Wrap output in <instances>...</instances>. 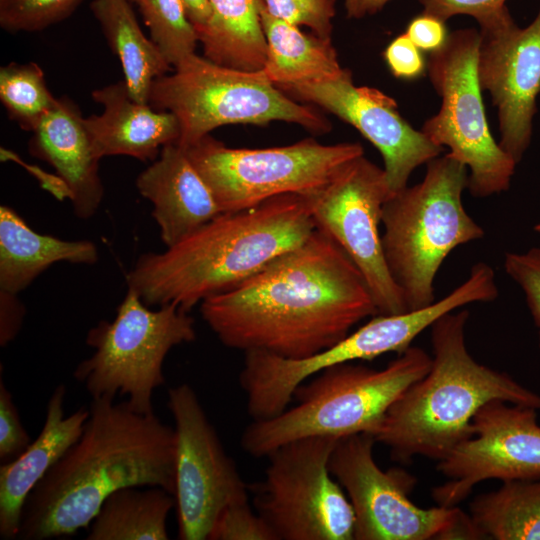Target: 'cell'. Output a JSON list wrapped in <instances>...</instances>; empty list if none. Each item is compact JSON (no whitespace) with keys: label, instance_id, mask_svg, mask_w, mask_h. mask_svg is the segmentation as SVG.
I'll return each mask as SVG.
<instances>
[{"label":"cell","instance_id":"6da1fadb","mask_svg":"<svg viewBox=\"0 0 540 540\" xmlns=\"http://www.w3.org/2000/svg\"><path fill=\"white\" fill-rule=\"evenodd\" d=\"M227 347L303 359L378 315L369 287L344 250L316 228L233 289L200 304Z\"/></svg>","mask_w":540,"mask_h":540},{"label":"cell","instance_id":"7a4b0ae2","mask_svg":"<svg viewBox=\"0 0 540 540\" xmlns=\"http://www.w3.org/2000/svg\"><path fill=\"white\" fill-rule=\"evenodd\" d=\"M92 398L77 441L28 496L18 539L70 537L89 528L106 498L127 487L175 492V429L127 401Z\"/></svg>","mask_w":540,"mask_h":540},{"label":"cell","instance_id":"3957f363","mask_svg":"<svg viewBox=\"0 0 540 540\" xmlns=\"http://www.w3.org/2000/svg\"><path fill=\"white\" fill-rule=\"evenodd\" d=\"M315 229L307 195H278L221 213L163 252L140 255L126 282L149 307L175 304L189 312L238 286Z\"/></svg>","mask_w":540,"mask_h":540},{"label":"cell","instance_id":"277c9868","mask_svg":"<svg viewBox=\"0 0 540 540\" xmlns=\"http://www.w3.org/2000/svg\"><path fill=\"white\" fill-rule=\"evenodd\" d=\"M469 312L452 311L431 325L429 371L389 407L372 434L392 459L414 456L442 460L471 435L475 414L500 400L540 409V395L510 375L477 362L466 345Z\"/></svg>","mask_w":540,"mask_h":540},{"label":"cell","instance_id":"5b68a950","mask_svg":"<svg viewBox=\"0 0 540 540\" xmlns=\"http://www.w3.org/2000/svg\"><path fill=\"white\" fill-rule=\"evenodd\" d=\"M431 360L411 345L380 370L351 362L330 366L297 387L295 406L253 420L241 437L242 448L260 458L301 438L372 435L397 398L426 375Z\"/></svg>","mask_w":540,"mask_h":540},{"label":"cell","instance_id":"8992f818","mask_svg":"<svg viewBox=\"0 0 540 540\" xmlns=\"http://www.w3.org/2000/svg\"><path fill=\"white\" fill-rule=\"evenodd\" d=\"M426 166L423 180L391 195L381 215L384 257L408 311L434 303V280L444 260L484 236L462 202L467 167L448 153Z\"/></svg>","mask_w":540,"mask_h":540},{"label":"cell","instance_id":"52a82bcc","mask_svg":"<svg viewBox=\"0 0 540 540\" xmlns=\"http://www.w3.org/2000/svg\"><path fill=\"white\" fill-rule=\"evenodd\" d=\"M148 103L176 116L180 127L176 144L182 148L231 124L284 121L318 135L332 128L319 111L286 96L262 69L229 68L196 53L174 67L172 74L153 82Z\"/></svg>","mask_w":540,"mask_h":540},{"label":"cell","instance_id":"ba28073f","mask_svg":"<svg viewBox=\"0 0 540 540\" xmlns=\"http://www.w3.org/2000/svg\"><path fill=\"white\" fill-rule=\"evenodd\" d=\"M196 338L194 319L175 304L152 310L132 289L112 321L92 327L86 344L94 353L73 376L92 398L127 396L136 412L153 413V392L165 384L163 363L169 351Z\"/></svg>","mask_w":540,"mask_h":540},{"label":"cell","instance_id":"9c48e42d","mask_svg":"<svg viewBox=\"0 0 540 540\" xmlns=\"http://www.w3.org/2000/svg\"><path fill=\"white\" fill-rule=\"evenodd\" d=\"M369 433L337 440L329 460L355 514L356 540L484 539L469 513L458 506L421 508L410 500L416 478L400 468L382 470Z\"/></svg>","mask_w":540,"mask_h":540},{"label":"cell","instance_id":"30bf717a","mask_svg":"<svg viewBox=\"0 0 540 540\" xmlns=\"http://www.w3.org/2000/svg\"><path fill=\"white\" fill-rule=\"evenodd\" d=\"M479 31L458 29L430 53L429 79L441 97L438 113L421 131L468 169L467 189L485 198L509 189L517 163L493 138L482 99L476 61Z\"/></svg>","mask_w":540,"mask_h":540},{"label":"cell","instance_id":"8fae6325","mask_svg":"<svg viewBox=\"0 0 540 540\" xmlns=\"http://www.w3.org/2000/svg\"><path fill=\"white\" fill-rule=\"evenodd\" d=\"M221 212L254 207L282 194H309L350 160L364 155L360 143L325 145L313 138L264 149L227 147L207 135L184 148Z\"/></svg>","mask_w":540,"mask_h":540},{"label":"cell","instance_id":"7c38bea8","mask_svg":"<svg viewBox=\"0 0 540 540\" xmlns=\"http://www.w3.org/2000/svg\"><path fill=\"white\" fill-rule=\"evenodd\" d=\"M337 440L301 438L267 456L263 480L249 491L277 540L354 539L353 507L329 469Z\"/></svg>","mask_w":540,"mask_h":540},{"label":"cell","instance_id":"4fadbf2b","mask_svg":"<svg viewBox=\"0 0 540 540\" xmlns=\"http://www.w3.org/2000/svg\"><path fill=\"white\" fill-rule=\"evenodd\" d=\"M305 195L316 228L330 236L359 269L378 314L408 312L386 264L379 231L382 208L390 197L384 169L361 155Z\"/></svg>","mask_w":540,"mask_h":540},{"label":"cell","instance_id":"5bb4252c","mask_svg":"<svg viewBox=\"0 0 540 540\" xmlns=\"http://www.w3.org/2000/svg\"><path fill=\"white\" fill-rule=\"evenodd\" d=\"M175 422V492L178 538L207 540L220 512L247 500L249 486L225 452L193 388L168 390Z\"/></svg>","mask_w":540,"mask_h":540},{"label":"cell","instance_id":"9a60e30c","mask_svg":"<svg viewBox=\"0 0 540 540\" xmlns=\"http://www.w3.org/2000/svg\"><path fill=\"white\" fill-rule=\"evenodd\" d=\"M429 324L421 310L375 315L333 346L303 359H288L266 351L245 352L239 381L253 420L273 418L288 408L295 390L309 377L334 365L373 360L389 352L402 353Z\"/></svg>","mask_w":540,"mask_h":540},{"label":"cell","instance_id":"2e32d148","mask_svg":"<svg viewBox=\"0 0 540 540\" xmlns=\"http://www.w3.org/2000/svg\"><path fill=\"white\" fill-rule=\"evenodd\" d=\"M535 408L500 400L475 414L471 435L439 461L448 481L432 489L437 505L455 507L485 480L540 476V425Z\"/></svg>","mask_w":540,"mask_h":540},{"label":"cell","instance_id":"e0dca14e","mask_svg":"<svg viewBox=\"0 0 540 540\" xmlns=\"http://www.w3.org/2000/svg\"><path fill=\"white\" fill-rule=\"evenodd\" d=\"M297 99L322 107L356 128L380 152L390 196L405 188L412 172L440 156L443 148L399 113L396 101L382 91L356 86L344 68L333 78L281 88Z\"/></svg>","mask_w":540,"mask_h":540},{"label":"cell","instance_id":"ac0fdd59","mask_svg":"<svg viewBox=\"0 0 540 540\" xmlns=\"http://www.w3.org/2000/svg\"><path fill=\"white\" fill-rule=\"evenodd\" d=\"M476 69L497 108L498 143L518 164L531 142L540 94V8L524 28L511 15L480 28Z\"/></svg>","mask_w":540,"mask_h":540},{"label":"cell","instance_id":"d6986e66","mask_svg":"<svg viewBox=\"0 0 540 540\" xmlns=\"http://www.w3.org/2000/svg\"><path fill=\"white\" fill-rule=\"evenodd\" d=\"M28 149L55 169L74 214L81 219L92 217L102 202L104 188L100 158L77 104L67 97L57 98L32 132Z\"/></svg>","mask_w":540,"mask_h":540},{"label":"cell","instance_id":"ffe728a7","mask_svg":"<svg viewBox=\"0 0 540 540\" xmlns=\"http://www.w3.org/2000/svg\"><path fill=\"white\" fill-rule=\"evenodd\" d=\"M138 192L153 205L152 216L166 247L179 242L221 210L184 148L165 145L136 179Z\"/></svg>","mask_w":540,"mask_h":540},{"label":"cell","instance_id":"44dd1931","mask_svg":"<svg viewBox=\"0 0 540 540\" xmlns=\"http://www.w3.org/2000/svg\"><path fill=\"white\" fill-rule=\"evenodd\" d=\"M91 96L103 112L84 118V124L100 159L124 155L154 161L165 145L177 143L176 116L135 100L124 80L93 90Z\"/></svg>","mask_w":540,"mask_h":540},{"label":"cell","instance_id":"7402d4cb","mask_svg":"<svg viewBox=\"0 0 540 540\" xmlns=\"http://www.w3.org/2000/svg\"><path fill=\"white\" fill-rule=\"evenodd\" d=\"M66 388L52 392L38 437L15 459L0 466V536L16 539L26 500L35 486L80 437L89 416L81 407L65 416Z\"/></svg>","mask_w":540,"mask_h":540},{"label":"cell","instance_id":"603a6c76","mask_svg":"<svg viewBox=\"0 0 540 540\" xmlns=\"http://www.w3.org/2000/svg\"><path fill=\"white\" fill-rule=\"evenodd\" d=\"M97 260L93 242L37 233L12 208L0 207V290L18 294L55 263L91 265Z\"/></svg>","mask_w":540,"mask_h":540},{"label":"cell","instance_id":"cb8c5ba5","mask_svg":"<svg viewBox=\"0 0 540 540\" xmlns=\"http://www.w3.org/2000/svg\"><path fill=\"white\" fill-rule=\"evenodd\" d=\"M259 14L267 43L262 70L279 89L333 78L343 72L332 40L306 34L298 26L272 16L262 0Z\"/></svg>","mask_w":540,"mask_h":540},{"label":"cell","instance_id":"d4e9b609","mask_svg":"<svg viewBox=\"0 0 540 540\" xmlns=\"http://www.w3.org/2000/svg\"><path fill=\"white\" fill-rule=\"evenodd\" d=\"M90 9L121 63L131 96L148 103L153 82L172 66L143 33L129 0H93Z\"/></svg>","mask_w":540,"mask_h":540},{"label":"cell","instance_id":"484cf974","mask_svg":"<svg viewBox=\"0 0 540 540\" xmlns=\"http://www.w3.org/2000/svg\"><path fill=\"white\" fill-rule=\"evenodd\" d=\"M211 19L199 34L204 57L229 68L257 71L264 67L267 43L259 0H208Z\"/></svg>","mask_w":540,"mask_h":540},{"label":"cell","instance_id":"4316f807","mask_svg":"<svg viewBox=\"0 0 540 540\" xmlns=\"http://www.w3.org/2000/svg\"><path fill=\"white\" fill-rule=\"evenodd\" d=\"M113 492L89 526L87 540H167V518L175 497L156 486Z\"/></svg>","mask_w":540,"mask_h":540},{"label":"cell","instance_id":"83f0119b","mask_svg":"<svg viewBox=\"0 0 540 540\" xmlns=\"http://www.w3.org/2000/svg\"><path fill=\"white\" fill-rule=\"evenodd\" d=\"M469 509L484 539L540 540V476L505 481Z\"/></svg>","mask_w":540,"mask_h":540},{"label":"cell","instance_id":"f1b7e54d","mask_svg":"<svg viewBox=\"0 0 540 540\" xmlns=\"http://www.w3.org/2000/svg\"><path fill=\"white\" fill-rule=\"evenodd\" d=\"M56 99L37 63L11 62L0 68V101L9 118L24 131L33 132Z\"/></svg>","mask_w":540,"mask_h":540},{"label":"cell","instance_id":"f546056e","mask_svg":"<svg viewBox=\"0 0 540 540\" xmlns=\"http://www.w3.org/2000/svg\"><path fill=\"white\" fill-rule=\"evenodd\" d=\"M137 6L150 39L172 67L195 54L198 34L182 0H129Z\"/></svg>","mask_w":540,"mask_h":540},{"label":"cell","instance_id":"4dcf8cb0","mask_svg":"<svg viewBox=\"0 0 540 540\" xmlns=\"http://www.w3.org/2000/svg\"><path fill=\"white\" fill-rule=\"evenodd\" d=\"M83 0H0V26L10 33L41 31L69 17Z\"/></svg>","mask_w":540,"mask_h":540},{"label":"cell","instance_id":"1f68e13d","mask_svg":"<svg viewBox=\"0 0 540 540\" xmlns=\"http://www.w3.org/2000/svg\"><path fill=\"white\" fill-rule=\"evenodd\" d=\"M274 17L295 26H306L322 39L332 40L336 0H262Z\"/></svg>","mask_w":540,"mask_h":540},{"label":"cell","instance_id":"d6a6232c","mask_svg":"<svg viewBox=\"0 0 540 540\" xmlns=\"http://www.w3.org/2000/svg\"><path fill=\"white\" fill-rule=\"evenodd\" d=\"M209 540H277L268 523L249 504V499L226 506L218 515Z\"/></svg>","mask_w":540,"mask_h":540},{"label":"cell","instance_id":"836d02e7","mask_svg":"<svg viewBox=\"0 0 540 540\" xmlns=\"http://www.w3.org/2000/svg\"><path fill=\"white\" fill-rule=\"evenodd\" d=\"M423 12L446 22L456 15L473 17L480 28L497 24L510 14L506 0H418Z\"/></svg>","mask_w":540,"mask_h":540},{"label":"cell","instance_id":"e575fe53","mask_svg":"<svg viewBox=\"0 0 540 540\" xmlns=\"http://www.w3.org/2000/svg\"><path fill=\"white\" fill-rule=\"evenodd\" d=\"M505 272L523 290L527 306L540 331V247L525 253H506Z\"/></svg>","mask_w":540,"mask_h":540},{"label":"cell","instance_id":"d590c367","mask_svg":"<svg viewBox=\"0 0 540 540\" xmlns=\"http://www.w3.org/2000/svg\"><path fill=\"white\" fill-rule=\"evenodd\" d=\"M32 442L22 425L11 392L0 377V461L7 463L19 456Z\"/></svg>","mask_w":540,"mask_h":540},{"label":"cell","instance_id":"8d00e7d4","mask_svg":"<svg viewBox=\"0 0 540 540\" xmlns=\"http://www.w3.org/2000/svg\"><path fill=\"white\" fill-rule=\"evenodd\" d=\"M385 61L396 78L412 80L427 70L421 50L404 33L393 39L384 51Z\"/></svg>","mask_w":540,"mask_h":540},{"label":"cell","instance_id":"74e56055","mask_svg":"<svg viewBox=\"0 0 540 540\" xmlns=\"http://www.w3.org/2000/svg\"><path fill=\"white\" fill-rule=\"evenodd\" d=\"M405 34L421 51L430 53L440 49L449 35L444 21L424 12L409 22Z\"/></svg>","mask_w":540,"mask_h":540},{"label":"cell","instance_id":"f35d334b","mask_svg":"<svg viewBox=\"0 0 540 540\" xmlns=\"http://www.w3.org/2000/svg\"><path fill=\"white\" fill-rule=\"evenodd\" d=\"M25 315V307L17 294L0 290V345L7 346L18 335Z\"/></svg>","mask_w":540,"mask_h":540},{"label":"cell","instance_id":"ab89813d","mask_svg":"<svg viewBox=\"0 0 540 540\" xmlns=\"http://www.w3.org/2000/svg\"><path fill=\"white\" fill-rule=\"evenodd\" d=\"M188 17L199 36L208 26L211 19V8L208 0H182ZM199 39V38H198Z\"/></svg>","mask_w":540,"mask_h":540},{"label":"cell","instance_id":"60d3db41","mask_svg":"<svg viewBox=\"0 0 540 540\" xmlns=\"http://www.w3.org/2000/svg\"><path fill=\"white\" fill-rule=\"evenodd\" d=\"M390 0H345L348 18L362 19L381 11Z\"/></svg>","mask_w":540,"mask_h":540},{"label":"cell","instance_id":"b9f144b4","mask_svg":"<svg viewBox=\"0 0 540 540\" xmlns=\"http://www.w3.org/2000/svg\"><path fill=\"white\" fill-rule=\"evenodd\" d=\"M534 230H535V232H537V233L540 234V223H538L537 225H535Z\"/></svg>","mask_w":540,"mask_h":540},{"label":"cell","instance_id":"7bdbcfd3","mask_svg":"<svg viewBox=\"0 0 540 540\" xmlns=\"http://www.w3.org/2000/svg\"><path fill=\"white\" fill-rule=\"evenodd\" d=\"M539 351H540V331H539Z\"/></svg>","mask_w":540,"mask_h":540}]
</instances>
